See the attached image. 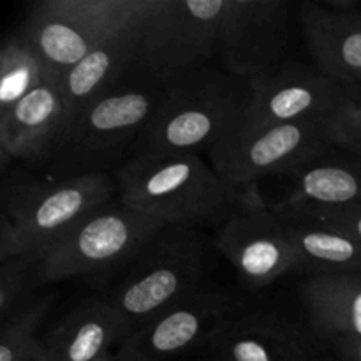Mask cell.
<instances>
[{"instance_id":"6da1fadb","label":"cell","mask_w":361,"mask_h":361,"mask_svg":"<svg viewBox=\"0 0 361 361\" xmlns=\"http://www.w3.org/2000/svg\"><path fill=\"white\" fill-rule=\"evenodd\" d=\"M113 176L122 203L166 226L217 231L243 208L264 203L259 185H231L200 154L136 155Z\"/></svg>"},{"instance_id":"7a4b0ae2","label":"cell","mask_w":361,"mask_h":361,"mask_svg":"<svg viewBox=\"0 0 361 361\" xmlns=\"http://www.w3.org/2000/svg\"><path fill=\"white\" fill-rule=\"evenodd\" d=\"M118 196L115 176L46 180L25 169L4 171L0 192V263L44 252Z\"/></svg>"},{"instance_id":"3957f363","label":"cell","mask_w":361,"mask_h":361,"mask_svg":"<svg viewBox=\"0 0 361 361\" xmlns=\"http://www.w3.org/2000/svg\"><path fill=\"white\" fill-rule=\"evenodd\" d=\"M166 88L130 73L88 106L62 134L42 168L46 180L113 175L134 157L137 140L164 99Z\"/></svg>"},{"instance_id":"277c9868","label":"cell","mask_w":361,"mask_h":361,"mask_svg":"<svg viewBox=\"0 0 361 361\" xmlns=\"http://www.w3.org/2000/svg\"><path fill=\"white\" fill-rule=\"evenodd\" d=\"M250 97V81L224 66L210 63L180 78L166 88L134 157L210 152L240 126Z\"/></svg>"},{"instance_id":"5b68a950","label":"cell","mask_w":361,"mask_h":361,"mask_svg":"<svg viewBox=\"0 0 361 361\" xmlns=\"http://www.w3.org/2000/svg\"><path fill=\"white\" fill-rule=\"evenodd\" d=\"M217 256L207 231L164 226L106 296L133 331L155 314L212 286Z\"/></svg>"},{"instance_id":"8992f818","label":"cell","mask_w":361,"mask_h":361,"mask_svg":"<svg viewBox=\"0 0 361 361\" xmlns=\"http://www.w3.org/2000/svg\"><path fill=\"white\" fill-rule=\"evenodd\" d=\"M226 0H148L134 73L162 88L221 53Z\"/></svg>"},{"instance_id":"52a82bcc","label":"cell","mask_w":361,"mask_h":361,"mask_svg":"<svg viewBox=\"0 0 361 361\" xmlns=\"http://www.w3.org/2000/svg\"><path fill=\"white\" fill-rule=\"evenodd\" d=\"M164 226L161 219L127 207L116 196L37 254L42 284L76 277H109L126 270Z\"/></svg>"},{"instance_id":"ba28073f","label":"cell","mask_w":361,"mask_h":361,"mask_svg":"<svg viewBox=\"0 0 361 361\" xmlns=\"http://www.w3.org/2000/svg\"><path fill=\"white\" fill-rule=\"evenodd\" d=\"M328 118L233 130L208 152L212 168L235 187L257 185L264 176L291 178L331 147Z\"/></svg>"},{"instance_id":"9c48e42d","label":"cell","mask_w":361,"mask_h":361,"mask_svg":"<svg viewBox=\"0 0 361 361\" xmlns=\"http://www.w3.org/2000/svg\"><path fill=\"white\" fill-rule=\"evenodd\" d=\"M145 0H41L30 7L21 34L51 73L63 74L108 35L129 23Z\"/></svg>"},{"instance_id":"30bf717a","label":"cell","mask_w":361,"mask_h":361,"mask_svg":"<svg viewBox=\"0 0 361 361\" xmlns=\"http://www.w3.org/2000/svg\"><path fill=\"white\" fill-rule=\"evenodd\" d=\"M243 300L245 296L233 289L208 286L130 331L116 349V360L175 361L196 355L203 351Z\"/></svg>"},{"instance_id":"8fae6325","label":"cell","mask_w":361,"mask_h":361,"mask_svg":"<svg viewBox=\"0 0 361 361\" xmlns=\"http://www.w3.org/2000/svg\"><path fill=\"white\" fill-rule=\"evenodd\" d=\"M203 351L224 361H326V351L305 317L243 300Z\"/></svg>"},{"instance_id":"7c38bea8","label":"cell","mask_w":361,"mask_h":361,"mask_svg":"<svg viewBox=\"0 0 361 361\" xmlns=\"http://www.w3.org/2000/svg\"><path fill=\"white\" fill-rule=\"evenodd\" d=\"M291 6L281 0H226L221 18L222 66L256 80L288 62Z\"/></svg>"},{"instance_id":"4fadbf2b","label":"cell","mask_w":361,"mask_h":361,"mask_svg":"<svg viewBox=\"0 0 361 361\" xmlns=\"http://www.w3.org/2000/svg\"><path fill=\"white\" fill-rule=\"evenodd\" d=\"M250 88L252 97L236 129L324 118L361 95V90H351L314 66L295 60L250 80Z\"/></svg>"},{"instance_id":"5bb4252c","label":"cell","mask_w":361,"mask_h":361,"mask_svg":"<svg viewBox=\"0 0 361 361\" xmlns=\"http://www.w3.org/2000/svg\"><path fill=\"white\" fill-rule=\"evenodd\" d=\"M212 238L247 291H259L298 271L284 222L267 201L240 210L214 231Z\"/></svg>"},{"instance_id":"9a60e30c","label":"cell","mask_w":361,"mask_h":361,"mask_svg":"<svg viewBox=\"0 0 361 361\" xmlns=\"http://www.w3.org/2000/svg\"><path fill=\"white\" fill-rule=\"evenodd\" d=\"M300 27L314 67L337 83L361 90V9L355 0L303 2Z\"/></svg>"},{"instance_id":"2e32d148","label":"cell","mask_w":361,"mask_h":361,"mask_svg":"<svg viewBox=\"0 0 361 361\" xmlns=\"http://www.w3.org/2000/svg\"><path fill=\"white\" fill-rule=\"evenodd\" d=\"M66 130V104L60 80H49L0 115V159L44 168Z\"/></svg>"},{"instance_id":"e0dca14e","label":"cell","mask_w":361,"mask_h":361,"mask_svg":"<svg viewBox=\"0 0 361 361\" xmlns=\"http://www.w3.org/2000/svg\"><path fill=\"white\" fill-rule=\"evenodd\" d=\"M147 4L148 0H145L140 13L129 23L108 35L62 76L66 129L88 106L130 76L137 60Z\"/></svg>"},{"instance_id":"ac0fdd59","label":"cell","mask_w":361,"mask_h":361,"mask_svg":"<svg viewBox=\"0 0 361 361\" xmlns=\"http://www.w3.org/2000/svg\"><path fill=\"white\" fill-rule=\"evenodd\" d=\"M129 334V324L104 293L66 314L42 337V361H104Z\"/></svg>"},{"instance_id":"d6986e66","label":"cell","mask_w":361,"mask_h":361,"mask_svg":"<svg viewBox=\"0 0 361 361\" xmlns=\"http://www.w3.org/2000/svg\"><path fill=\"white\" fill-rule=\"evenodd\" d=\"M361 204V154L331 145L289 178V189L274 212Z\"/></svg>"},{"instance_id":"ffe728a7","label":"cell","mask_w":361,"mask_h":361,"mask_svg":"<svg viewBox=\"0 0 361 361\" xmlns=\"http://www.w3.org/2000/svg\"><path fill=\"white\" fill-rule=\"evenodd\" d=\"M303 317L323 348L341 338L361 341V270L300 277Z\"/></svg>"},{"instance_id":"44dd1931","label":"cell","mask_w":361,"mask_h":361,"mask_svg":"<svg viewBox=\"0 0 361 361\" xmlns=\"http://www.w3.org/2000/svg\"><path fill=\"white\" fill-rule=\"evenodd\" d=\"M279 215V214H277ZM298 261V277L361 270V243L334 229L279 215Z\"/></svg>"},{"instance_id":"7402d4cb","label":"cell","mask_w":361,"mask_h":361,"mask_svg":"<svg viewBox=\"0 0 361 361\" xmlns=\"http://www.w3.org/2000/svg\"><path fill=\"white\" fill-rule=\"evenodd\" d=\"M49 80H60L23 34L16 32L0 49V115Z\"/></svg>"},{"instance_id":"603a6c76","label":"cell","mask_w":361,"mask_h":361,"mask_svg":"<svg viewBox=\"0 0 361 361\" xmlns=\"http://www.w3.org/2000/svg\"><path fill=\"white\" fill-rule=\"evenodd\" d=\"M53 302V293H41L20 312L0 321V361H42L39 328L51 310Z\"/></svg>"},{"instance_id":"cb8c5ba5","label":"cell","mask_w":361,"mask_h":361,"mask_svg":"<svg viewBox=\"0 0 361 361\" xmlns=\"http://www.w3.org/2000/svg\"><path fill=\"white\" fill-rule=\"evenodd\" d=\"M44 288L41 261L35 252L21 254L0 263V321L9 319L28 305Z\"/></svg>"},{"instance_id":"d4e9b609","label":"cell","mask_w":361,"mask_h":361,"mask_svg":"<svg viewBox=\"0 0 361 361\" xmlns=\"http://www.w3.org/2000/svg\"><path fill=\"white\" fill-rule=\"evenodd\" d=\"M275 214L334 229V231L342 233V235L361 243V204L331 208H302V210L275 212Z\"/></svg>"},{"instance_id":"484cf974","label":"cell","mask_w":361,"mask_h":361,"mask_svg":"<svg viewBox=\"0 0 361 361\" xmlns=\"http://www.w3.org/2000/svg\"><path fill=\"white\" fill-rule=\"evenodd\" d=\"M331 145L361 154V95L353 97L328 118Z\"/></svg>"},{"instance_id":"4316f807","label":"cell","mask_w":361,"mask_h":361,"mask_svg":"<svg viewBox=\"0 0 361 361\" xmlns=\"http://www.w3.org/2000/svg\"><path fill=\"white\" fill-rule=\"evenodd\" d=\"M326 361H361V341L341 338L324 345Z\"/></svg>"},{"instance_id":"83f0119b","label":"cell","mask_w":361,"mask_h":361,"mask_svg":"<svg viewBox=\"0 0 361 361\" xmlns=\"http://www.w3.org/2000/svg\"><path fill=\"white\" fill-rule=\"evenodd\" d=\"M190 358H192L190 361H224V360L219 358V356L212 355V353H207V351L196 353V355H192Z\"/></svg>"},{"instance_id":"f1b7e54d","label":"cell","mask_w":361,"mask_h":361,"mask_svg":"<svg viewBox=\"0 0 361 361\" xmlns=\"http://www.w3.org/2000/svg\"><path fill=\"white\" fill-rule=\"evenodd\" d=\"M104 361H118V360H116V356L113 355V356H109V358H108V360H104Z\"/></svg>"},{"instance_id":"f546056e","label":"cell","mask_w":361,"mask_h":361,"mask_svg":"<svg viewBox=\"0 0 361 361\" xmlns=\"http://www.w3.org/2000/svg\"><path fill=\"white\" fill-rule=\"evenodd\" d=\"M360 87H361V80H360Z\"/></svg>"}]
</instances>
